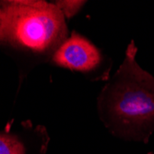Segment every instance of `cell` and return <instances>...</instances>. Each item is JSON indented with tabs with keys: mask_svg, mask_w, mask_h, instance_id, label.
Masks as SVG:
<instances>
[{
	"mask_svg": "<svg viewBox=\"0 0 154 154\" xmlns=\"http://www.w3.org/2000/svg\"><path fill=\"white\" fill-rule=\"evenodd\" d=\"M132 43L114 81L104 91L103 114L122 132L145 137L154 129V79L136 63Z\"/></svg>",
	"mask_w": 154,
	"mask_h": 154,
	"instance_id": "1",
	"label": "cell"
},
{
	"mask_svg": "<svg viewBox=\"0 0 154 154\" xmlns=\"http://www.w3.org/2000/svg\"><path fill=\"white\" fill-rule=\"evenodd\" d=\"M66 35L57 5L45 1L0 3V41L36 53L47 52Z\"/></svg>",
	"mask_w": 154,
	"mask_h": 154,
	"instance_id": "2",
	"label": "cell"
},
{
	"mask_svg": "<svg viewBox=\"0 0 154 154\" xmlns=\"http://www.w3.org/2000/svg\"><path fill=\"white\" fill-rule=\"evenodd\" d=\"M54 60L69 69L89 71L99 65L101 57L89 41L74 33L60 45L54 54Z\"/></svg>",
	"mask_w": 154,
	"mask_h": 154,
	"instance_id": "3",
	"label": "cell"
},
{
	"mask_svg": "<svg viewBox=\"0 0 154 154\" xmlns=\"http://www.w3.org/2000/svg\"><path fill=\"white\" fill-rule=\"evenodd\" d=\"M0 154H25L22 144L16 137L0 134Z\"/></svg>",
	"mask_w": 154,
	"mask_h": 154,
	"instance_id": "4",
	"label": "cell"
},
{
	"mask_svg": "<svg viewBox=\"0 0 154 154\" xmlns=\"http://www.w3.org/2000/svg\"><path fill=\"white\" fill-rule=\"evenodd\" d=\"M83 2L79 1H59L57 2V7L60 8L62 13L64 12L68 17L72 16L73 14L80 8Z\"/></svg>",
	"mask_w": 154,
	"mask_h": 154,
	"instance_id": "5",
	"label": "cell"
}]
</instances>
